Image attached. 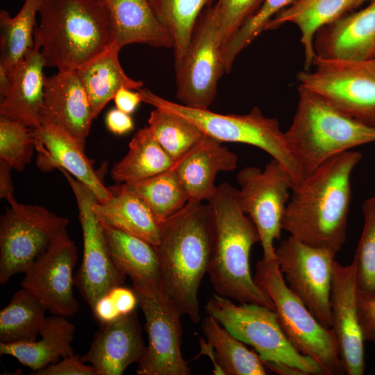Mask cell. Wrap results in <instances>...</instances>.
<instances>
[{
  "mask_svg": "<svg viewBox=\"0 0 375 375\" xmlns=\"http://www.w3.org/2000/svg\"><path fill=\"white\" fill-rule=\"evenodd\" d=\"M315 55L327 60L362 61L375 58V0L317 31Z\"/></svg>",
  "mask_w": 375,
  "mask_h": 375,
  "instance_id": "cell-21",
  "label": "cell"
},
{
  "mask_svg": "<svg viewBox=\"0 0 375 375\" xmlns=\"http://www.w3.org/2000/svg\"><path fill=\"white\" fill-rule=\"evenodd\" d=\"M364 224L352 264L358 296L375 297V194L362 205Z\"/></svg>",
  "mask_w": 375,
  "mask_h": 375,
  "instance_id": "cell-37",
  "label": "cell"
},
{
  "mask_svg": "<svg viewBox=\"0 0 375 375\" xmlns=\"http://www.w3.org/2000/svg\"><path fill=\"white\" fill-rule=\"evenodd\" d=\"M106 124L111 133L122 135L134 128L131 115L115 108L108 111L106 117Z\"/></svg>",
  "mask_w": 375,
  "mask_h": 375,
  "instance_id": "cell-44",
  "label": "cell"
},
{
  "mask_svg": "<svg viewBox=\"0 0 375 375\" xmlns=\"http://www.w3.org/2000/svg\"><path fill=\"white\" fill-rule=\"evenodd\" d=\"M110 21V43L122 49L131 44L172 48L171 35L161 24L148 0H103Z\"/></svg>",
  "mask_w": 375,
  "mask_h": 375,
  "instance_id": "cell-24",
  "label": "cell"
},
{
  "mask_svg": "<svg viewBox=\"0 0 375 375\" xmlns=\"http://www.w3.org/2000/svg\"><path fill=\"white\" fill-rule=\"evenodd\" d=\"M34 151L32 128L21 122L0 116V159L22 172Z\"/></svg>",
  "mask_w": 375,
  "mask_h": 375,
  "instance_id": "cell-39",
  "label": "cell"
},
{
  "mask_svg": "<svg viewBox=\"0 0 375 375\" xmlns=\"http://www.w3.org/2000/svg\"><path fill=\"white\" fill-rule=\"evenodd\" d=\"M238 156L222 145V142L208 135L174 162L173 169L178 176L188 201L210 200L215 193L216 176L219 172L237 168Z\"/></svg>",
  "mask_w": 375,
  "mask_h": 375,
  "instance_id": "cell-22",
  "label": "cell"
},
{
  "mask_svg": "<svg viewBox=\"0 0 375 375\" xmlns=\"http://www.w3.org/2000/svg\"><path fill=\"white\" fill-rule=\"evenodd\" d=\"M76 327L64 316L46 317L40 340L17 343L0 342V355L15 358L22 365L36 372L74 354L72 342Z\"/></svg>",
  "mask_w": 375,
  "mask_h": 375,
  "instance_id": "cell-26",
  "label": "cell"
},
{
  "mask_svg": "<svg viewBox=\"0 0 375 375\" xmlns=\"http://www.w3.org/2000/svg\"><path fill=\"white\" fill-rule=\"evenodd\" d=\"M147 126L174 162L205 135L194 124L155 108L150 113Z\"/></svg>",
  "mask_w": 375,
  "mask_h": 375,
  "instance_id": "cell-36",
  "label": "cell"
},
{
  "mask_svg": "<svg viewBox=\"0 0 375 375\" xmlns=\"http://www.w3.org/2000/svg\"><path fill=\"white\" fill-rule=\"evenodd\" d=\"M356 0H296L278 12L265 26V31L290 22L301 31L305 61L303 70L312 66L315 52L313 40L317 31L356 9Z\"/></svg>",
  "mask_w": 375,
  "mask_h": 375,
  "instance_id": "cell-27",
  "label": "cell"
},
{
  "mask_svg": "<svg viewBox=\"0 0 375 375\" xmlns=\"http://www.w3.org/2000/svg\"><path fill=\"white\" fill-rule=\"evenodd\" d=\"M174 165L146 126L134 135L128 152L113 165L110 176L118 183H133L162 174Z\"/></svg>",
  "mask_w": 375,
  "mask_h": 375,
  "instance_id": "cell-30",
  "label": "cell"
},
{
  "mask_svg": "<svg viewBox=\"0 0 375 375\" xmlns=\"http://www.w3.org/2000/svg\"><path fill=\"white\" fill-rule=\"evenodd\" d=\"M44 67L40 45L34 40V46L10 72L12 85L1 100L0 116L21 122L32 129L40 126Z\"/></svg>",
  "mask_w": 375,
  "mask_h": 375,
  "instance_id": "cell-23",
  "label": "cell"
},
{
  "mask_svg": "<svg viewBox=\"0 0 375 375\" xmlns=\"http://www.w3.org/2000/svg\"><path fill=\"white\" fill-rule=\"evenodd\" d=\"M0 222V284L24 273L69 224L67 217L39 205L10 201Z\"/></svg>",
  "mask_w": 375,
  "mask_h": 375,
  "instance_id": "cell-10",
  "label": "cell"
},
{
  "mask_svg": "<svg viewBox=\"0 0 375 375\" xmlns=\"http://www.w3.org/2000/svg\"><path fill=\"white\" fill-rule=\"evenodd\" d=\"M358 290L352 263L333 265L330 297L331 327L344 373L365 372L364 338L358 314Z\"/></svg>",
  "mask_w": 375,
  "mask_h": 375,
  "instance_id": "cell-17",
  "label": "cell"
},
{
  "mask_svg": "<svg viewBox=\"0 0 375 375\" xmlns=\"http://www.w3.org/2000/svg\"><path fill=\"white\" fill-rule=\"evenodd\" d=\"M336 253L290 235L275 249L276 261L292 292L313 316L331 328L330 297Z\"/></svg>",
  "mask_w": 375,
  "mask_h": 375,
  "instance_id": "cell-13",
  "label": "cell"
},
{
  "mask_svg": "<svg viewBox=\"0 0 375 375\" xmlns=\"http://www.w3.org/2000/svg\"><path fill=\"white\" fill-rule=\"evenodd\" d=\"M313 70H302L301 85L324 97L349 117L375 127V58L327 60L315 55Z\"/></svg>",
  "mask_w": 375,
  "mask_h": 375,
  "instance_id": "cell-9",
  "label": "cell"
},
{
  "mask_svg": "<svg viewBox=\"0 0 375 375\" xmlns=\"http://www.w3.org/2000/svg\"><path fill=\"white\" fill-rule=\"evenodd\" d=\"M222 40L212 5L200 14L183 62L176 72V97L181 104L209 109L225 73Z\"/></svg>",
  "mask_w": 375,
  "mask_h": 375,
  "instance_id": "cell-12",
  "label": "cell"
},
{
  "mask_svg": "<svg viewBox=\"0 0 375 375\" xmlns=\"http://www.w3.org/2000/svg\"><path fill=\"white\" fill-rule=\"evenodd\" d=\"M12 169L8 163L0 159V197L8 202L15 198L10 175Z\"/></svg>",
  "mask_w": 375,
  "mask_h": 375,
  "instance_id": "cell-47",
  "label": "cell"
},
{
  "mask_svg": "<svg viewBox=\"0 0 375 375\" xmlns=\"http://www.w3.org/2000/svg\"><path fill=\"white\" fill-rule=\"evenodd\" d=\"M213 228L212 249L208 274L215 293L239 303L266 306L272 301L251 275L250 252L260 242L258 230L242 210L238 189L223 183L208 201Z\"/></svg>",
  "mask_w": 375,
  "mask_h": 375,
  "instance_id": "cell-3",
  "label": "cell"
},
{
  "mask_svg": "<svg viewBox=\"0 0 375 375\" xmlns=\"http://www.w3.org/2000/svg\"><path fill=\"white\" fill-rule=\"evenodd\" d=\"M174 41V69L181 66L201 12L217 0H148Z\"/></svg>",
  "mask_w": 375,
  "mask_h": 375,
  "instance_id": "cell-34",
  "label": "cell"
},
{
  "mask_svg": "<svg viewBox=\"0 0 375 375\" xmlns=\"http://www.w3.org/2000/svg\"><path fill=\"white\" fill-rule=\"evenodd\" d=\"M34 40L45 67L76 70L110 43V21L103 0H44Z\"/></svg>",
  "mask_w": 375,
  "mask_h": 375,
  "instance_id": "cell-4",
  "label": "cell"
},
{
  "mask_svg": "<svg viewBox=\"0 0 375 375\" xmlns=\"http://www.w3.org/2000/svg\"><path fill=\"white\" fill-rule=\"evenodd\" d=\"M297 90V110L285 135L304 176L336 155L375 142V127L349 117L301 85Z\"/></svg>",
  "mask_w": 375,
  "mask_h": 375,
  "instance_id": "cell-5",
  "label": "cell"
},
{
  "mask_svg": "<svg viewBox=\"0 0 375 375\" xmlns=\"http://www.w3.org/2000/svg\"><path fill=\"white\" fill-rule=\"evenodd\" d=\"M121 49L109 44L76 72L88 95L94 119L122 88L140 90L143 82L130 78L119 60Z\"/></svg>",
  "mask_w": 375,
  "mask_h": 375,
  "instance_id": "cell-28",
  "label": "cell"
},
{
  "mask_svg": "<svg viewBox=\"0 0 375 375\" xmlns=\"http://www.w3.org/2000/svg\"><path fill=\"white\" fill-rule=\"evenodd\" d=\"M102 227L115 265L132 281L133 288L148 292L161 290L160 266L156 247L120 230Z\"/></svg>",
  "mask_w": 375,
  "mask_h": 375,
  "instance_id": "cell-25",
  "label": "cell"
},
{
  "mask_svg": "<svg viewBox=\"0 0 375 375\" xmlns=\"http://www.w3.org/2000/svg\"><path fill=\"white\" fill-rule=\"evenodd\" d=\"M206 312L238 340L252 347L266 368L277 373L282 367L291 366L305 375H324L315 362L291 344L274 310L255 303L236 304L214 293L207 301Z\"/></svg>",
  "mask_w": 375,
  "mask_h": 375,
  "instance_id": "cell-8",
  "label": "cell"
},
{
  "mask_svg": "<svg viewBox=\"0 0 375 375\" xmlns=\"http://www.w3.org/2000/svg\"><path fill=\"white\" fill-rule=\"evenodd\" d=\"M358 314L365 341L375 342V297L362 298L358 296Z\"/></svg>",
  "mask_w": 375,
  "mask_h": 375,
  "instance_id": "cell-42",
  "label": "cell"
},
{
  "mask_svg": "<svg viewBox=\"0 0 375 375\" xmlns=\"http://www.w3.org/2000/svg\"><path fill=\"white\" fill-rule=\"evenodd\" d=\"M296 0H265L254 16L241 26L222 47L225 73L231 71L238 54L265 31L267 24L281 10Z\"/></svg>",
  "mask_w": 375,
  "mask_h": 375,
  "instance_id": "cell-38",
  "label": "cell"
},
{
  "mask_svg": "<svg viewBox=\"0 0 375 375\" xmlns=\"http://www.w3.org/2000/svg\"><path fill=\"white\" fill-rule=\"evenodd\" d=\"M254 281L274 306L280 326L291 344L315 362L324 375L344 374L335 338L292 292L275 260L257 262Z\"/></svg>",
  "mask_w": 375,
  "mask_h": 375,
  "instance_id": "cell-7",
  "label": "cell"
},
{
  "mask_svg": "<svg viewBox=\"0 0 375 375\" xmlns=\"http://www.w3.org/2000/svg\"><path fill=\"white\" fill-rule=\"evenodd\" d=\"M43 1L25 0L14 17L6 10L0 11V65L10 73L34 46L36 15Z\"/></svg>",
  "mask_w": 375,
  "mask_h": 375,
  "instance_id": "cell-33",
  "label": "cell"
},
{
  "mask_svg": "<svg viewBox=\"0 0 375 375\" xmlns=\"http://www.w3.org/2000/svg\"><path fill=\"white\" fill-rule=\"evenodd\" d=\"M37 153L36 165L42 172L64 169L88 186L98 202L105 203L112 196L93 168L83 147L70 133L48 122L32 129Z\"/></svg>",
  "mask_w": 375,
  "mask_h": 375,
  "instance_id": "cell-18",
  "label": "cell"
},
{
  "mask_svg": "<svg viewBox=\"0 0 375 375\" xmlns=\"http://www.w3.org/2000/svg\"><path fill=\"white\" fill-rule=\"evenodd\" d=\"M201 330L212 347L217 362V375H265V365L259 355L249 350L213 317L208 315L201 322Z\"/></svg>",
  "mask_w": 375,
  "mask_h": 375,
  "instance_id": "cell-31",
  "label": "cell"
},
{
  "mask_svg": "<svg viewBox=\"0 0 375 375\" xmlns=\"http://www.w3.org/2000/svg\"><path fill=\"white\" fill-rule=\"evenodd\" d=\"M145 319L148 344L138 363V375H189L183 357V316L161 290L148 292L133 288Z\"/></svg>",
  "mask_w": 375,
  "mask_h": 375,
  "instance_id": "cell-15",
  "label": "cell"
},
{
  "mask_svg": "<svg viewBox=\"0 0 375 375\" xmlns=\"http://www.w3.org/2000/svg\"><path fill=\"white\" fill-rule=\"evenodd\" d=\"M361 160L359 151L343 152L294 185L283 215V229L308 245L337 254L346 240L351 174Z\"/></svg>",
  "mask_w": 375,
  "mask_h": 375,
  "instance_id": "cell-1",
  "label": "cell"
},
{
  "mask_svg": "<svg viewBox=\"0 0 375 375\" xmlns=\"http://www.w3.org/2000/svg\"><path fill=\"white\" fill-rule=\"evenodd\" d=\"M59 170L74 193L83 235L82 262L74 283L92 309L100 297L122 285L126 276L117 269L109 254L103 227L93 210V204L97 201L94 194L67 171Z\"/></svg>",
  "mask_w": 375,
  "mask_h": 375,
  "instance_id": "cell-14",
  "label": "cell"
},
{
  "mask_svg": "<svg viewBox=\"0 0 375 375\" xmlns=\"http://www.w3.org/2000/svg\"><path fill=\"white\" fill-rule=\"evenodd\" d=\"M123 185L146 203L160 224L188 202L186 192L173 167L148 179Z\"/></svg>",
  "mask_w": 375,
  "mask_h": 375,
  "instance_id": "cell-35",
  "label": "cell"
},
{
  "mask_svg": "<svg viewBox=\"0 0 375 375\" xmlns=\"http://www.w3.org/2000/svg\"><path fill=\"white\" fill-rule=\"evenodd\" d=\"M112 191V190H111ZM105 203L96 201L93 210L103 227L120 230L158 246L160 224L146 203L121 185Z\"/></svg>",
  "mask_w": 375,
  "mask_h": 375,
  "instance_id": "cell-29",
  "label": "cell"
},
{
  "mask_svg": "<svg viewBox=\"0 0 375 375\" xmlns=\"http://www.w3.org/2000/svg\"><path fill=\"white\" fill-rule=\"evenodd\" d=\"M47 309L31 292L22 288L0 311V342L17 343L38 339Z\"/></svg>",
  "mask_w": 375,
  "mask_h": 375,
  "instance_id": "cell-32",
  "label": "cell"
},
{
  "mask_svg": "<svg viewBox=\"0 0 375 375\" xmlns=\"http://www.w3.org/2000/svg\"><path fill=\"white\" fill-rule=\"evenodd\" d=\"M91 310L99 324L108 323L122 317L108 293L100 297Z\"/></svg>",
  "mask_w": 375,
  "mask_h": 375,
  "instance_id": "cell-45",
  "label": "cell"
},
{
  "mask_svg": "<svg viewBox=\"0 0 375 375\" xmlns=\"http://www.w3.org/2000/svg\"><path fill=\"white\" fill-rule=\"evenodd\" d=\"M12 85V77L10 72L0 65V95L1 100L9 92Z\"/></svg>",
  "mask_w": 375,
  "mask_h": 375,
  "instance_id": "cell-48",
  "label": "cell"
},
{
  "mask_svg": "<svg viewBox=\"0 0 375 375\" xmlns=\"http://www.w3.org/2000/svg\"><path fill=\"white\" fill-rule=\"evenodd\" d=\"M139 92L142 102L194 124L206 135L222 142L247 144L262 149L286 169L294 185L304 178L278 120L264 116L258 107H253L245 115H224L173 102L147 88Z\"/></svg>",
  "mask_w": 375,
  "mask_h": 375,
  "instance_id": "cell-6",
  "label": "cell"
},
{
  "mask_svg": "<svg viewBox=\"0 0 375 375\" xmlns=\"http://www.w3.org/2000/svg\"><path fill=\"white\" fill-rule=\"evenodd\" d=\"M107 293L122 316L136 310V308L138 306V299L133 288L131 289L120 285L113 288Z\"/></svg>",
  "mask_w": 375,
  "mask_h": 375,
  "instance_id": "cell-43",
  "label": "cell"
},
{
  "mask_svg": "<svg viewBox=\"0 0 375 375\" xmlns=\"http://www.w3.org/2000/svg\"><path fill=\"white\" fill-rule=\"evenodd\" d=\"M242 210L255 224L267 260H275L274 242L281 237L282 221L294 181L286 169L272 158L263 169L248 166L237 174Z\"/></svg>",
  "mask_w": 375,
  "mask_h": 375,
  "instance_id": "cell-11",
  "label": "cell"
},
{
  "mask_svg": "<svg viewBox=\"0 0 375 375\" xmlns=\"http://www.w3.org/2000/svg\"><path fill=\"white\" fill-rule=\"evenodd\" d=\"M265 0H217L212 9L222 45L258 12Z\"/></svg>",
  "mask_w": 375,
  "mask_h": 375,
  "instance_id": "cell-40",
  "label": "cell"
},
{
  "mask_svg": "<svg viewBox=\"0 0 375 375\" xmlns=\"http://www.w3.org/2000/svg\"><path fill=\"white\" fill-rule=\"evenodd\" d=\"M94 119L88 95L76 70L45 77L40 120L70 133L83 147Z\"/></svg>",
  "mask_w": 375,
  "mask_h": 375,
  "instance_id": "cell-19",
  "label": "cell"
},
{
  "mask_svg": "<svg viewBox=\"0 0 375 375\" xmlns=\"http://www.w3.org/2000/svg\"><path fill=\"white\" fill-rule=\"evenodd\" d=\"M372 0H356V9L361 6L364 2Z\"/></svg>",
  "mask_w": 375,
  "mask_h": 375,
  "instance_id": "cell-49",
  "label": "cell"
},
{
  "mask_svg": "<svg viewBox=\"0 0 375 375\" xmlns=\"http://www.w3.org/2000/svg\"><path fill=\"white\" fill-rule=\"evenodd\" d=\"M133 90L122 88L116 92L113 98L116 108L129 115L132 114L142 101L140 92Z\"/></svg>",
  "mask_w": 375,
  "mask_h": 375,
  "instance_id": "cell-46",
  "label": "cell"
},
{
  "mask_svg": "<svg viewBox=\"0 0 375 375\" xmlns=\"http://www.w3.org/2000/svg\"><path fill=\"white\" fill-rule=\"evenodd\" d=\"M77 259V247L63 229L24 272L22 287L53 315L71 317L78 310L73 292Z\"/></svg>",
  "mask_w": 375,
  "mask_h": 375,
  "instance_id": "cell-16",
  "label": "cell"
},
{
  "mask_svg": "<svg viewBox=\"0 0 375 375\" xmlns=\"http://www.w3.org/2000/svg\"><path fill=\"white\" fill-rule=\"evenodd\" d=\"M213 228L208 203L188 201L160 224L156 246L161 291L180 313L193 323L201 321L199 290L208 273Z\"/></svg>",
  "mask_w": 375,
  "mask_h": 375,
  "instance_id": "cell-2",
  "label": "cell"
},
{
  "mask_svg": "<svg viewBox=\"0 0 375 375\" xmlns=\"http://www.w3.org/2000/svg\"><path fill=\"white\" fill-rule=\"evenodd\" d=\"M146 351L136 310L100 324L88 351L81 356L97 375H122L131 364L139 363Z\"/></svg>",
  "mask_w": 375,
  "mask_h": 375,
  "instance_id": "cell-20",
  "label": "cell"
},
{
  "mask_svg": "<svg viewBox=\"0 0 375 375\" xmlns=\"http://www.w3.org/2000/svg\"><path fill=\"white\" fill-rule=\"evenodd\" d=\"M81 356L78 354H73L31 374L34 375H97L94 368L91 365H86L83 362Z\"/></svg>",
  "mask_w": 375,
  "mask_h": 375,
  "instance_id": "cell-41",
  "label": "cell"
}]
</instances>
